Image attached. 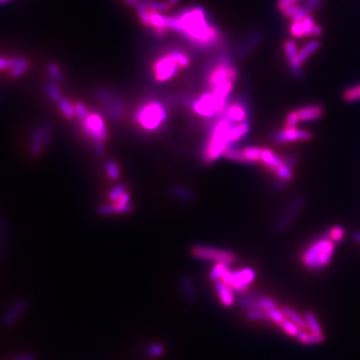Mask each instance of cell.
I'll use <instances>...</instances> for the list:
<instances>
[{
  "mask_svg": "<svg viewBox=\"0 0 360 360\" xmlns=\"http://www.w3.org/2000/svg\"><path fill=\"white\" fill-rule=\"evenodd\" d=\"M168 26L169 30L181 35L199 50H208L222 43L219 29L200 6L186 7L168 16Z\"/></svg>",
  "mask_w": 360,
  "mask_h": 360,
  "instance_id": "obj_1",
  "label": "cell"
},
{
  "mask_svg": "<svg viewBox=\"0 0 360 360\" xmlns=\"http://www.w3.org/2000/svg\"><path fill=\"white\" fill-rule=\"evenodd\" d=\"M234 124L226 117L218 116V119L210 129L208 140L203 149L202 158L207 164L217 161L233 146L230 139V129Z\"/></svg>",
  "mask_w": 360,
  "mask_h": 360,
  "instance_id": "obj_2",
  "label": "cell"
},
{
  "mask_svg": "<svg viewBox=\"0 0 360 360\" xmlns=\"http://www.w3.org/2000/svg\"><path fill=\"white\" fill-rule=\"evenodd\" d=\"M167 117L168 112L165 105L155 99L143 102L134 113L136 124L148 132L159 129L167 120Z\"/></svg>",
  "mask_w": 360,
  "mask_h": 360,
  "instance_id": "obj_3",
  "label": "cell"
},
{
  "mask_svg": "<svg viewBox=\"0 0 360 360\" xmlns=\"http://www.w3.org/2000/svg\"><path fill=\"white\" fill-rule=\"evenodd\" d=\"M335 251V243L328 237H322L307 247L302 254V262L304 266L318 272L324 269L331 261Z\"/></svg>",
  "mask_w": 360,
  "mask_h": 360,
  "instance_id": "obj_4",
  "label": "cell"
},
{
  "mask_svg": "<svg viewBox=\"0 0 360 360\" xmlns=\"http://www.w3.org/2000/svg\"><path fill=\"white\" fill-rule=\"evenodd\" d=\"M238 77V70L227 55H221L216 62L209 68L206 82L209 90L214 89L228 81H233Z\"/></svg>",
  "mask_w": 360,
  "mask_h": 360,
  "instance_id": "obj_5",
  "label": "cell"
},
{
  "mask_svg": "<svg viewBox=\"0 0 360 360\" xmlns=\"http://www.w3.org/2000/svg\"><path fill=\"white\" fill-rule=\"evenodd\" d=\"M79 121L85 134L93 140L94 144L103 143L107 139L108 133L106 123L100 114L89 111L88 114Z\"/></svg>",
  "mask_w": 360,
  "mask_h": 360,
  "instance_id": "obj_6",
  "label": "cell"
},
{
  "mask_svg": "<svg viewBox=\"0 0 360 360\" xmlns=\"http://www.w3.org/2000/svg\"><path fill=\"white\" fill-rule=\"evenodd\" d=\"M191 108L196 114L204 118L218 117L225 109L211 91L204 92L195 98L191 103Z\"/></svg>",
  "mask_w": 360,
  "mask_h": 360,
  "instance_id": "obj_7",
  "label": "cell"
},
{
  "mask_svg": "<svg viewBox=\"0 0 360 360\" xmlns=\"http://www.w3.org/2000/svg\"><path fill=\"white\" fill-rule=\"evenodd\" d=\"M191 252L193 257L206 262L226 263L231 265L236 260V255L233 252L207 245H196L192 248Z\"/></svg>",
  "mask_w": 360,
  "mask_h": 360,
  "instance_id": "obj_8",
  "label": "cell"
},
{
  "mask_svg": "<svg viewBox=\"0 0 360 360\" xmlns=\"http://www.w3.org/2000/svg\"><path fill=\"white\" fill-rule=\"evenodd\" d=\"M181 69L172 56L167 52L159 56L152 64L153 77L157 82H167L171 80Z\"/></svg>",
  "mask_w": 360,
  "mask_h": 360,
  "instance_id": "obj_9",
  "label": "cell"
},
{
  "mask_svg": "<svg viewBox=\"0 0 360 360\" xmlns=\"http://www.w3.org/2000/svg\"><path fill=\"white\" fill-rule=\"evenodd\" d=\"M52 138V129L47 124H41L32 129L30 134L29 151L33 156H39L43 150L50 144Z\"/></svg>",
  "mask_w": 360,
  "mask_h": 360,
  "instance_id": "obj_10",
  "label": "cell"
},
{
  "mask_svg": "<svg viewBox=\"0 0 360 360\" xmlns=\"http://www.w3.org/2000/svg\"><path fill=\"white\" fill-rule=\"evenodd\" d=\"M97 98L103 105L106 113L112 119L121 118L124 113V103L119 96L114 95L105 88L97 89Z\"/></svg>",
  "mask_w": 360,
  "mask_h": 360,
  "instance_id": "obj_11",
  "label": "cell"
},
{
  "mask_svg": "<svg viewBox=\"0 0 360 360\" xmlns=\"http://www.w3.org/2000/svg\"><path fill=\"white\" fill-rule=\"evenodd\" d=\"M221 115L226 117L233 123L247 122L249 119L248 102L244 99H238L233 102H228Z\"/></svg>",
  "mask_w": 360,
  "mask_h": 360,
  "instance_id": "obj_12",
  "label": "cell"
},
{
  "mask_svg": "<svg viewBox=\"0 0 360 360\" xmlns=\"http://www.w3.org/2000/svg\"><path fill=\"white\" fill-rule=\"evenodd\" d=\"M256 277L255 270L250 267L236 270L232 273L230 286L237 292H244L248 289L249 285L254 281Z\"/></svg>",
  "mask_w": 360,
  "mask_h": 360,
  "instance_id": "obj_13",
  "label": "cell"
},
{
  "mask_svg": "<svg viewBox=\"0 0 360 360\" xmlns=\"http://www.w3.org/2000/svg\"><path fill=\"white\" fill-rule=\"evenodd\" d=\"M312 138V134L308 130L298 128H285L274 133L273 141L276 144H282L293 141H307Z\"/></svg>",
  "mask_w": 360,
  "mask_h": 360,
  "instance_id": "obj_14",
  "label": "cell"
},
{
  "mask_svg": "<svg viewBox=\"0 0 360 360\" xmlns=\"http://www.w3.org/2000/svg\"><path fill=\"white\" fill-rule=\"evenodd\" d=\"M284 51L287 56V59L289 60L290 68H291L293 75L296 78L302 77L301 64H300L299 60H298V51H297V46H296L295 41H293V40L286 41L284 43Z\"/></svg>",
  "mask_w": 360,
  "mask_h": 360,
  "instance_id": "obj_15",
  "label": "cell"
},
{
  "mask_svg": "<svg viewBox=\"0 0 360 360\" xmlns=\"http://www.w3.org/2000/svg\"><path fill=\"white\" fill-rule=\"evenodd\" d=\"M150 28L153 30L154 34L157 36L165 35L170 31L168 26V16L161 12L150 10Z\"/></svg>",
  "mask_w": 360,
  "mask_h": 360,
  "instance_id": "obj_16",
  "label": "cell"
},
{
  "mask_svg": "<svg viewBox=\"0 0 360 360\" xmlns=\"http://www.w3.org/2000/svg\"><path fill=\"white\" fill-rule=\"evenodd\" d=\"M295 111H296L299 122L315 121V120L320 119L324 113L322 106H320L318 104L307 105V106L299 108Z\"/></svg>",
  "mask_w": 360,
  "mask_h": 360,
  "instance_id": "obj_17",
  "label": "cell"
},
{
  "mask_svg": "<svg viewBox=\"0 0 360 360\" xmlns=\"http://www.w3.org/2000/svg\"><path fill=\"white\" fill-rule=\"evenodd\" d=\"M215 290L220 302L225 307H231L235 302L234 289L222 281L215 282Z\"/></svg>",
  "mask_w": 360,
  "mask_h": 360,
  "instance_id": "obj_18",
  "label": "cell"
},
{
  "mask_svg": "<svg viewBox=\"0 0 360 360\" xmlns=\"http://www.w3.org/2000/svg\"><path fill=\"white\" fill-rule=\"evenodd\" d=\"M30 68V61L24 56L14 55L11 68L7 72L11 78H19L23 76Z\"/></svg>",
  "mask_w": 360,
  "mask_h": 360,
  "instance_id": "obj_19",
  "label": "cell"
},
{
  "mask_svg": "<svg viewBox=\"0 0 360 360\" xmlns=\"http://www.w3.org/2000/svg\"><path fill=\"white\" fill-rule=\"evenodd\" d=\"M260 161H262L263 164L267 168H269L270 170H272L274 172L277 168H279L282 164L285 163L283 158L279 157L273 151H271V150L267 149V148H262Z\"/></svg>",
  "mask_w": 360,
  "mask_h": 360,
  "instance_id": "obj_20",
  "label": "cell"
},
{
  "mask_svg": "<svg viewBox=\"0 0 360 360\" xmlns=\"http://www.w3.org/2000/svg\"><path fill=\"white\" fill-rule=\"evenodd\" d=\"M296 339L305 345H316L322 343L325 340V335L324 333L313 334L311 332H307L306 330H301Z\"/></svg>",
  "mask_w": 360,
  "mask_h": 360,
  "instance_id": "obj_21",
  "label": "cell"
},
{
  "mask_svg": "<svg viewBox=\"0 0 360 360\" xmlns=\"http://www.w3.org/2000/svg\"><path fill=\"white\" fill-rule=\"evenodd\" d=\"M261 33L260 32H253L252 34H250L248 36L247 39H245V41L243 42V44L241 45L239 49V56L241 57H245L247 56L250 51L258 44V42L261 40Z\"/></svg>",
  "mask_w": 360,
  "mask_h": 360,
  "instance_id": "obj_22",
  "label": "cell"
},
{
  "mask_svg": "<svg viewBox=\"0 0 360 360\" xmlns=\"http://www.w3.org/2000/svg\"><path fill=\"white\" fill-rule=\"evenodd\" d=\"M281 309H282L283 313L285 314V316L289 320H291L293 323H295L300 329H301V330H307L308 329L304 317H302L298 312H296L294 309H292L289 306H282Z\"/></svg>",
  "mask_w": 360,
  "mask_h": 360,
  "instance_id": "obj_23",
  "label": "cell"
},
{
  "mask_svg": "<svg viewBox=\"0 0 360 360\" xmlns=\"http://www.w3.org/2000/svg\"><path fill=\"white\" fill-rule=\"evenodd\" d=\"M168 53L172 56V58L175 60V62L178 64V66L180 68H186L190 65L191 58L183 50L178 49V48H173V49H170L168 51Z\"/></svg>",
  "mask_w": 360,
  "mask_h": 360,
  "instance_id": "obj_24",
  "label": "cell"
},
{
  "mask_svg": "<svg viewBox=\"0 0 360 360\" xmlns=\"http://www.w3.org/2000/svg\"><path fill=\"white\" fill-rule=\"evenodd\" d=\"M262 148L256 146H248L241 149L245 163H256L260 161Z\"/></svg>",
  "mask_w": 360,
  "mask_h": 360,
  "instance_id": "obj_25",
  "label": "cell"
},
{
  "mask_svg": "<svg viewBox=\"0 0 360 360\" xmlns=\"http://www.w3.org/2000/svg\"><path fill=\"white\" fill-rule=\"evenodd\" d=\"M58 109L62 115L68 119H71L75 116V104H73L68 98L61 97L57 101Z\"/></svg>",
  "mask_w": 360,
  "mask_h": 360,
  "instance_id": "obj_26",
  "label": "cell"
},
{
  "mask_svg": "<svg viewBox=\"0 0 360 360\" xmlns=\"http://www.w3.org/2000/svg\"><path fill=\"white\" fill-rule=\"evenodd\" d=\"M319 47H320V42L318 40H312V41L308 42L301 50L298 51V60H299L300 64L302 65V63H304L306 61L308 56L310 54L314 53L316 50H318Z\"/></svg>",
  "mask_w": 360,
  "mask_h": 360,
  "instance_id": "obj_27",
  "label": "cell"
},
{
  "mask_svg": "<svg viewBox=\"0 0 360 360\" xmlns=\"http://www.w3.org/2000/svg\"><path fill=\"white\" fill-rule=\"evenodd\" d=\"M304 319H305V322L307 324V327H308V330L313 333V334H321L323 333L322 332V328H321V325L318 321V319L316 318V316L314 315L313 312L311 311H306L304 313Z\"/></svg>",
  "mask_w": 360,
  "mask_h": 360,
  "instance_id": "obj_28",
  "label": "cell"
},
{
  "mask_svg": "<svg viewBox=\"0 0 360 360\" xmlns=\"http://www.w3.org/2000/svg\"><path fill=\"white\" fill-rule=\"evenodd\" d=\"M230 265L226 263H214L212 268L210 269L209 271V278L214 282L221 280L223 275L226 273V271L229 268Z\"/></svg>",
  "mask_w": 360,
  "mask_h": 360,
  "instance_id": "obj_29",
  "label": "cell"
},
{
  "mask_svg": "<svg viewBox=\"0 0 360 360\" xmlns=\"http://www.w3.org/2000/svg\"><path fill=\"white\" fill-rule=\"evenodd\" d=\"M46 70L52 81H54L58 84H61L64 81L63 72L56 62H49L46 66Z\"/></svg>",
  "mask_w": 360,
  "mask_h": 360,
  "instance_id": "obj_30",
  "label": "cell"
},
{
  "mask_svg": "<svg viewBox=\"0 0 360 360\" xmlns=\"http://www.w3.org/2000/svg\"><path fill=\"white\" fill-rule=\"evenodd\" d=\"M45 92L50 100L57 102L60 98L62 97L61 90L59 88V84L50 80L45 85Z\"/></svg>",
  "mask_w": 360,
  "mask_h": 360,
  "instance_id": "obj_31",
  "label": "cell"
},
{
  "mask_svg": "<svg viewBox=\"0 0 360 360\" xmlns=\"http://www.w3.org/2000/svg\"><path fill=\"white\" fill-rule=\"evenodd\" d=\"M138 16L139 21L145 27H150V9L146 4L140 2L136 7H134Z\"/></svg>",
  "mask_w": 360,
  "mask_h": 360,
  "instance_id": "obj_32",
  "label": "cell"
},
{
  "mask_svg": "<svg viewBox=\"0 0 360 360\" xmlns=\"http://www.w3.org/2000/svg\"><path fill=\"white\" fill-rule=\"evenodd\" d=\"M294 216H295V214L293 212H291L288 209V211H286L284 214H282V216L276 221L274 231L276 233H280V232L284 231L287 228V226L290 224V222Z\"/></svg>",
  "mask_w": 360,
  "mask_h": 360,
  "instance_id": "obj_33",
  "label": "cell"
},
{
  "mask_svg": "<svg viewBox=\"0 0 360 360\" xmlns=\"http://www.w3.org/2000/svg\"><path fill=\"white\" fill-rule=\"evenodd\" d=\"M279 327L282 329V331L285 332L287 335L291 336V337H297V335L300 333V331H301V329H300L295 323H293L291 320H289L287 317L286 319L279 325Z\"/></svg>",
  "mask_w": 360,
  "mask_h": 360,
  "instance_id": "obj_34",
  "label": "cell"
},
{
  "mask_svg": "<svg viewBox=\"0 0 360 360\" xmlns=\"http://www.w3.org/2000/svg\"><path fill=\"white\" fill-rule=\"evenodd\" d=\"M345 236V228L340 225H335L331 227L328 231V238L331 239L334 243L340 242Z\"/></svg>",
  "mask_w": 360,
  "mask_h": 360,
  "instance_id": "obj_35",
  "label": "cell"
},
{
  "mask_svg": "<svg viewBox=\"0 0 360 360\" xmlns=\"http://www.w3.org/2000/svg\"><path fill=\"white\" fill-rule=\"evenodd\" d=\"M145 4V3H144ZM147 7L152 10V11H155V12H166L168 11L172 6L168 3V1L166 0V1H163V0H152L151 2H149L146 4Z\"/></svg>",
  "mask_w": 360,
  "mask_h": 360,
  "instance_id": "obj_36",
  "label": "cell"
},
{
  "mask_svg": "<svg viewBox=\"0 0 360 360\" xmlns=\"http://www.w3.org/2000/svg\"><path fill=\"white\" fill-rule=\"evenodd\" d=\"M126 192H128L127 187L124 184H117L115 185L109 192L108 195V199L114 203L116 201H118L120 198H121Z\"/></svg>",
  "mask_w": 360,
  "mask_h": 360,
  "instance_id": "obj_37",
  "label": "cell"
},
{
  "mask_svg": "<svg viewBox=\"0 0 360 360\" xmlns=\"http://www.w3.org/2000/svg\"><path fill=\"white\" fill-rule=\"evenodd\" d=\"M267 317H268V321L274 322L278 326L286 319V316L283 313L282 309L281 308H278V307L267 311Z\"/></svg>",
  "mask_w": 360,
  "mask_h": 360,
  "instance_id": "obj_38",
  "label": "cell"
},
{
  "mask_svg": "<svg viewBox=\"0 0 360 360\" xmlns=\"http://www.w3.org/2000/svg\"><path fill=\"white\" fill-rule=\"evenodd\" d=\"M343 98L347 102H354L360 100V84L345 90L343 93Z\"/></svg>",
  "mask_w": 360,
  "mask_h": 360,
  "instance_id": "obj_39",
  "label": "cell"
},
{
  "mask_svg": "<svg viewBox=\"0 0 360 360\" xmlns=\"http://www.w3.org/2000/svg\"><path fill=\"white\" fill-rule=\"evenodd\" d=\"M275 173L278 176V178L283 179V180H285V181H289V180H291L293 177L292 168L290 166H288L286 163L282 164L279 168H277L275 170Z\"/></svg>",
  "mask_w": 360,
  "mask_h": 360,
  "instance_id": "obj_40",
  "label": "cell"
},
{
  "mask_svg": "<svg viewBox=\"0 0 360 360\" xmlns=\"http://www.w3.org/2000/svg\"><path fill=\"white\" fill-rule=\"evenodd\" d=\"M182 288H183L184 294H185L188 301L193 302L195 294H194V289H193V285H192L191 280L188 279V278H184L182 280Z\"/></svg>",
  "mask_w": 360,
  "mask_h": 360,
  "instance_id": "obj_41",
  "label": "cell"
},
{
  "mask_svg": "<svg viewBox=\"0 0 360 360\" xmlns=\"http://www.w3.org/2000/svg\"><path fill=\"white\" fill-rule=\"evenodd\" d=\"M105 171H106V174L108 175V177L113 179V180L117 179L120 176L119 166L114 161H109V162L106 163Z\"/></svg>",
  "mask_w": 360,
  "mask_h": 360,
  "instance_id": "obj_42",
  "label": "cell"
},
{
  "mask_svg": "<svg viewBox=\"0 0 360 360\" xmlns=\"http://www.w3.org/2000/svg\"><path fill=\"white\" fill-rule=\"evenodd\" d=\"M14 56L0 55V72H8L13 63Z\"/></svg>",
  "mask_w": 360,
  "mask_h": 360,
  "instance_id": "obj_43",
  "label": "cell"
},
{
  "mask_svg": "<svg viewBox=\"0 0 360 360\" xmlns=\"http://www.w3.org/2000/svg\"><path fill=\"white\" fill-rule=\"evenodd\" d=\"M246 316L250 320L268 321L267 312H265L263 310H247L246 311Z\"/></svg>",
  "mask_w": 360,
  "mask_h": 360,
  "instance_id": "obj_44",
  "label": "cell"
},
{
  "mask_svg": "<svg viewBox=\"0 0 360 360\" xmlns=\"http://www.w3.org/2000/svg\"><path fill=\"white\" fill-rule=\"evenodd\" d=\"M172 194L176 198L182 200H190L192 198V192L184 187H175L172 190Z\"/></svg>",
  "mask_w": 360,
  "mask_h": 360,
  "instance_id": "obj_45",
  "label": "cell"
},
{
  "mask_svg": "<svg viewBox=\"0 0 360 360\" xmlns=\"http://www.w3.org/2000/svg\"><path fill=\"white\" fill-rule=\"evenodd\" d=\"M290 31L291 34L296 37V38H300L304 36V32H303V25H302V21H295L292 23L291 27H290Z\"/></svg>",
  "mask_w": 360,
  "mask_h": 360,
  "instance_id": "obj_46",
  "label": "cell"
},
{
  "mask_svg": "<svg viewBox=\"0 0 360 360\" xmlns=\"http://www.w3.org/2000/svg\"><path fill=\"white\" fill-rule=\"evenodd\" d=\"M314 21L311 15H307L303 20H302V25H303V32H304V36H308L311 35L312 33V29L314 26Z\"/></svg>",
  "mask_w": 360,
  "mask_h": 360,
  "instance_id": "obj_47",
  "label": "cell"
},
{
  "mask_svg": "<svg viewBox=\"0 0 360 360\" xmlns=\"http://www.w3.org/2000/svg\"><path fill=\"white\" fill-rule=\"evenodd\" d=\"M163 351H164L163 346L161 344H158V343L151 344L147 348V354L150 357H158L163 353Z\"/></svg>",
  "mask_w": 360,
  "mask_h": 360,
  "instance_id": "obj_48",
  "label": "cell"
},
{
  "mask_svg": "<svg viewBox=\"0 0 360 360\" xmlns=\"http://www.w3.org/2000/svg\"><path fill=\"white\" fill-rule=\"evenodd\" d=\"M298 118H297V114L296 111H291L288 113L287 117H286V122H285V128H296L297 124H298Z\"/></svg>",
  "mask_w": 360,
  "mask_h": 360,
  "instance_id": "obj_49",
  "label": "cell"
},
{
  "mask_svg": "<svg viewBox=\"0 0 360 360\" xmlns=\"http://www.w3.org/2000/svg\"><path fill=\"white\" fill-rule=\"evenodd\" d=\"M23 307H24V302H18V303H16V305H15V306L10 310V312L7 314V316H6L5 320H6L7 322H10L11 320L15 319V317L18 315V313H19L20 311H22Z\"/></svg>",
  "mask_w": 360,
  "mask_h": 360,
  "instance_id": "obj_50",
  "label": "cell"
},
{
  "mask_svg": "<svg viewBox=\"0 0 360 360\" xmlns=\"http://www.w3.org/2000/svg\"><path fill=\"white\" fill-rule=\"evenodd\" d=\"M307 15H309V11L303 6V7H299V9L296 11V13L291 17L292 21H302Z\"/></svg>",
  "mask_w": 360,
  "mask_h": 360,
  "instance_id": "obj_51",
  "label": "cell"
},
{
  "mask_svg": "<svg viewBox=\"0 0 360 360\" xmlns=\"http://www.w3.org/2000/svg\"><path fill=\"white\" fill-rule=\"evenodd\" d=\"M320 6V0H307L306 3L304 4V7L309 11H313L316 8H318Z\"/></svg>",
  "mask_w": 360,
  "mask_h": 360,
  "instance_id": "obj_52",
  "label": "cell"
},
{
  "mask_svg": "<svg viewBox=\"0 0 360 360\" xmlns=\"http://www.w3.org/2000/svg\"><path fill=\"white\" fill-rule=\"evenodd\" d=\"M299 5H297V4H292V5H290L289 7H287L286 9H284L283 11H282V13H283V15L284 16H286V17H292L295 13H296V11L299 9Z\"/></svg>",
  "mask_w": 360,
  "mask_h": 360,
  "instance_id": "obj_53",
  "label": "cell"
},
{
  "mask_svg": "<svg viewBox=\"0 0 360 360\" xmlns=\"http://www.w3.org/2000/svg\"><path fill=\"white\" fill-rule=\"evenodd\" d=\"M296 1H298V0H279L278 3H277V6L281 11H283L284 9L289 7L290 5L295 4Z\"/></svg>",
  "mask_w": 360,
  "mask_h": 360,
  "instance_id": "obj_54",
  "label": "cell"
},
{
  "mask_svg": "<svg viewBox=\"0 0 360 360\" xmlns=\"http://www.w3.org/2000/svg\"><path fill=\"white\" fill-rule=\"evenodd\" d=\"M283 159H284V162H285L288 166H290L291 168L296 164V156H295V155H293V154H289V155L285 156Z\"/></svg>",
  "mask_w": 360,
  "mask_h": 360,
  "instance_id": "obj_55",
  "label": "cell"
},
{
  "mask_svg": "<svg viewBox=\"0 0 360 360\" xmlns=\"http://www.w3.org/2000/svg\"><path fill=\"white\" fill-rule=\"evenodd\" d=\"M285 185H286V181H285V180H283V179H280V178H278V179L276 180V181H275V184H274V186H275L276 190H278V191L282 190V189L285 187Z\"/></svg>",
  "mask_w": 360,
  "mask_h": 360,
  "instance_id": "obj_56",
  "label": "cell"
},
{
  "mask_svg": "<svg viewBox=\"0 0 360 360\" xmlns=\"http://www.w3.org/2000/svg\"><path fill=\"white\" fill-rule=\"evenodd\" d=\"M322 33V28L320 27V25L318 24H314L313 26V29H312V33L311 35H314V36H318Z\"/></svg>",
  "mask_w": 360,
  "mask_h": 360,
  "instance_id": "obj_57",
  "label": "cell"
},
{
  "mask_svg": "<svg viewBox=\"0 0 360 360\" xmlns=\"http://www.w3.org/2000/svg\"><path fill=\"white\" fill-rule=\"evenodd\" d=\"M123 1L132 7H136L140 3V0H123Z\"/></svg>",
  "mask_w": 360,
  "mask_h": 360,
  "instance_id": "obj_58",
  "label": "cell"
},
{
  "mask_svg": "<svg viewBox=\"0 0 360 360\" xmlns=\"http://www.w3.org/2000/svg\"><path fill=\"white\" fill-rule=\"evenodd\" d=\"M352 238L355 242L359 243L360 244V231H355L353 234H352Z\"/></svg>",
  "mask_w": 360,
  "mask_h": 360,
  "instance_id": "obj_59",
  "label": "cell"
},
{
  "mask_svg": "<svg viewBox=\"0 0 360 360\" xmlns=\"http://www.w3.org/2000/svg\"><path fill=\"white\" fill-rule=\"evenodd\" d=\"M167 1H168V3H169L171 6H174V5H176V4L180 1V0H167Z\"/></svg>",
  "mask_w": 360,
  "mask_h": 360,
  "instance_id": "obj_60",
  "label": "cell"
},
{
  "mask_svg": "<svg viewBox=\"0 0 360 360\" xmlns=\"http://www.w3.org/2000/svg\"><path fill=\"white\" fill-rule=\"evenodd\" d=\"M10 1H12V0H0V5H5Z\"/></svg>",
  "mask_w": 360,
  "mask_h": 360,
  "instance_id": "obj_61",
  "label": "cell"
},
{
  "mask_svg": "<svg viewBox=\"0 0 360 360\" xmlns=\"http://www.w3.org/2000/svg\"><path fill=\"white\" fill-rule=\"evenodd\" d=\"M17 360H34V359H33V357H31V356H25V357L19 358V359H17Z\"/></svg>",
  "mask_w": 360,
  "mask_h": 360,
  "instance_id": "obj_62",
  "label": "cell"
},
{
  "mask_svg": "<svg viewBox=\"0 0 360 360\" xmlns=\"http://www.w3.org/2000/svg\"><path fill=\"white\" fill-rule=\"evenodd\" d=\"M151 1H152V0H140V2L145 3V4H147V3H149V2H151Z\"/></svg>",
  "mask_w": 360,
  "mask_h": 360,
  "instance_id": "obj_63",
  "label": "cell"
}]
</instances>
